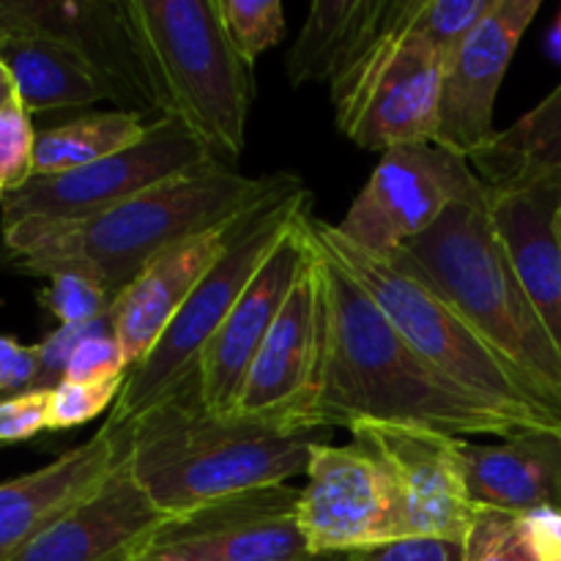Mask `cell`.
<instances>
[{
	"label": "cell",
	"mask_w": 561,
	"mask_h": 561,
	"mask_svg": "<svg viewBox=\"0 0 561 561\" xmlns=\"http://www.w3.org/2000/svg\"><path fill=\"white\" fill-rule=\"evenodd\" d=\"M38 301L49 316L58 318L60 327H88L110 318L115 299L96 279L64 272L49 277V285L38 294Z\"/></svg>",
	"instance_id": "obj_28"
},
{
	"label": "cell",
	"mask_w": 561,
	"mask_h": 561,
	"mask_svg": "<svg viewBox=\"0 0 561 561\" xmlns=\"http://www.w3.org/2000/svg\"><path fill=\"white\" fill-rule=\"evenodd\" d=\"M310 217L312 208L285 230L279 244L257 268L241 299L236 301L230 316L225 318L219 332L203 351L197 373H201L203 400L214 414L233 411L252 359L277 323L290 290L296 288L307 261H310Z\"/></svg>",
	"instance_id": "obj_17"
},
{
	"label": "cell",
	"mask_w": 561,
	"mask_h": 561,
	"mask_svg": "<svg viewBox=\"0 0 561 561\" xmlns=\"http://www.w3.org/2000/svg\"><path fill=\"white\" fill-rule=\"evenodd\" d=\"M316 252L321 257L329 321L318 427L354 431L359 425H398L453 438L531 433L438 376L400 337L356 279L318 247Z\"/></svg>",
	"instance_id": "obj_1"
},
{
	"label": "cell",
	"mask_w": 561,
	"mask_h": 561,
	"mask_svg": "<svg viewBox=\"0 0 561 561\" xmlns=\"http://www.w3.org/2000/svg\"><path fill=\"white\" fill-rule=\"evenodd\" d=\"M310 236L323 255L356 279L376 301L400 337L447 381L493 405L526 431H553L561 422L548 414L518 373L460 318V312L422 274L394 255H376L334 225L310 217Z\"/></svg>",
	"instance_id": "obj_6"
},
{
	"label": "cell",
	"mask_w": 561,
	"mask_h": 561,
	"mask_svg": "<svg viewBox=\"0 0 561 561\" xmlns=\"http://www.w3.org/2000/svg\"><path fill=\"white\" fill-rule=\"evenodd\" d=\"M168 518L137 485L121 447L102 485L47 526L16 561H137L148 537Z\"/></svg>",
	"instance_id": "obj_18"
},
{
	"label": "cell",
	"mask_w": 561,
	"mask_h": 561,
	"mask_svg": "<svg viewBox=\"0 0 561 561\" xmlns=\"http://www.w3.org/2000/svg\"><path fill=\"white\" fill-rule=\"evenodd\" d=\"M312 208V195L296 175H274L272 186L239 219L225 255L197 283L179 316L170 321L146 359L131 367L124 389L107 414L115 431L129 427L137 416L159 403L175 383L197 370L206 345L230 316L257 268L266 263L285 230Z\"/></svg>",
	"instance_id": "obj_7"
},
{
	"label": "cell",
	"mask_w": 561,
	"mask_h": 561,
	"mask_svg": "<svg viewBox=\"0 0 561 561\" xmlns=\"http://www.w3.org/2000/svg\"><path fill=\"white\" fill-rule=\"evenodd\" d=\"M466 561H540L520 529V515L480 510L463 540Z\"/></svg>",
	"instance_id": "obj_30"
},
{
	"label": "cell",
	"mask_w": 561,
	"mask_h": 561,
	"mask_svg": "<svg viewBox=\"0 0 561 561\" xmlns=\"http://www.w3.org/2000/svg\"><path fill=\"white\" fill-rule=\"evenodd\" d=\"M129 359L121 348L118 337L113 334V327L102 323L96 332L80 340V345L71 354L69 367H66L64 381H82V383H102L115 381V378L129 376Z\"/></svg>",
	"instance_id": "obj_33"
},
{
	"label": "cell",
	"mask_w": 561,
	"mask_h": 561,
	"mask_svg": "<svg viewBox=\"0 0 561 561\" xmlns=\"http://www.w3.org/2000/svg\"><path fill=\"white\" fill-rule=\"evenodd\" d=\"M49 431V392H22L0 400V444H22Z\"/></svg>",
	"instance_id": "obj_34"
},
{
	"label": "cell",
	"mask_w": 561,
	"mask_h": 561,
	"mask_svg": "<svg viewBox=\"0 0 561 561\" xmlns=\"http://www.w3.org/2000/svg\"><path fill=\"white\" fill-rule=\"evenodd\" d=\"M485 192L466 159L436 142L398 146L381 153L376 170L337 222L340 236L376 255H394L433 228L453 203Z\"/></svg>",
	"instance_id": "obj_10"
},
{
	"label": "cell",
	"mask_w": 561,
	"mask_h": 561,
	"mask_svg": "<svg viewBox=\"0 0 561 561\" xmlns=\"http://www.w3.org/2000/svg\"><path fill=\"white\" fill-rule=\"evenodd\" d=\"M121 433L137 485L164 515L307 474L312 449L332 436L329 427L279 431L236 414H214L203 400L197 370Z\"/></svg>",
	"instance_id": "obj_2"
},
{
	"label": "cell",
	"mask_w": 561,
	"mask_h": 561,
	"mask_svg": "<svg viewBox=\"0 0 561 561\" xmlns=\"http://www.w3.org/2000/svg\"><path fill=\"white\" fill-rule=\"evenodd\" d=\"M14 96H16L14 80H11L9 69H5L3 58H0V113H3V107H5V104H9Z\"/></svg>",
	"instance_id": "obj_38"
},
{
	"label": "cell",
	"mask_w": 561,
	"mask_h": 561,
	"mask_svg": "<svg viewBox=\"0 0 561 561\" xmlns=\"http://www.w3.org/2000/svg\"><path fill=\"white\" fill-rule=\"evenodd\" d=\"M354 561H466V546L447 537H403L354 553Z\"/></svg>",
	"instance_id": "obj_35"
},
{
	"label": "cell",
	"mask_w": 561,
	"mask_h": 561,
	"mask_svg": "<svg viewBox=\"0 0 561 561\" xmlns=\"http://www.w3.org/2000/svg\"><path fill=\"white\" fill-rule=\"evenodd\" d=\"M124 436L104 422L96 436L69 449L53 463L0 482V561H16L22 551L53 526L66 510L102 485L118 460Z\"/></svg>",
	"instance_id": "obj_20"
},
{
	"label": "cell",
	"mask_w": 561,
	"mask_h": 561,
	"mask_svg": "<svg viewBox=\"0 0 561 561\" xmlns=\"http://www.w3.org/2000/svg\"><path fill=\"white\" fill-rule=\"evenodd\" d=\"M526 542L540 561H561V510L540 507L520 515Z\"/></svg>",
	"instance_id": "obj_37"
},
{
	"label": "cell",
	"mask_w": 561,
	"mask_h": 561,
	"mask_svg": "<svg viewBox=\"0 0 561 561\" xmlns=\"http://www.w3.org/2000/svg\"><path fill=\"white\" fill-rule=\"evenodd\" d=\"M0 58L27 113L80 110L110 102L91 66L60 44L31 36H0Z\"/></svg>",
	"instance_id": "obj_24"
},
{
	"label": "cell",
	"mask_w": 561,
	"mask_h": 561,
	"mask_svg": "<svg viewBox=\"0 0 561 561\" xmlns=\"http://www.w3.org/2000/svg\"><path fill=\"white\" fill-rule=\"evenodd\" d=\"M548 53H551L553 58L561 64V11H559L557 22H553L551 33H548Z\"/></svg>",
	"instance_id": "obj_39"
},
{
	"label": "cell",
	"mask_w": 561,
	"mask_h": 561,
	"mask_svg": "<svg viewBox=\"0 0 561 561\" xmlns=\"http://www.w3.org/2000/svg\"><path fill=\"white\" fill-rule=\"evenodd\" d=\"M466 493L477 510L524 515L561 510V427L531 431L502 444L455 442Z\"/></svg>",
	"instance_id": "obj_22"
},
{
	"label": "cell",
	"mask_w": 561,
	"mask_h": 561,
	"mask_svg": "<svg viewBox=\"0 0 561 561\" xmlns=\"http://www.w3.org/2000/svg\"><path fill=\"white\" fill-rule=\"evenodd\" d=\"M217 11L230 44L250 66L277 47L285 33V5L279 0H217Z\"/></svg>",
	"instance_id": "obj_27"
},
{
	"label": "cell",
	"mask_w": 561,
	"mask_h": 561,
	"mask_svg": "<svg viewBox=\"0 0 561 561\" xmlns=\"http://www.w3.org/2000/svg\"><path fill=\"white\" fill-rule=\"evenodd\" d=\"M307 561H354V553H321V557H310Z\"/></svg>",
	"instance_id": "obj_40"
},
{
	"label": "cell",
	"mask_w": 561,
	"mask_h": 561,
	"mask_svg": "<svg viewBox=\"0 0 561 561\" xmlns=\"http://www.w3.org/2000/svg\"><path fill=\"white\" fill-rule=\"evenodd\" d=\"M540 0H493L491 11L444 64L436 146L460 159H477L499 137L493 124L499 88Z\"/></svg>",
	"instance_id": "obj_16"
},
{
	"label": "cell",
	"mask_w": 561,
	"mask_h": 561,
	"mask_svg": "<svg viewBox=\"0 0 561 561\" xmlns=\"http://www.w3.org/2000/svg\"><path fill=\"white\" fill-rule=\"evenodd\" d=\"M36 137L31 113L14 96L0 113V201L33 179Z\"/></svg>",
	"instance_id": "obj_31"
},
{
	"label": "cell",
	"mask_w": 561,
	"mask_h": 561,
	"mask_svg": "<svg viewBox=\"0 0 561 561\" xmlns=\"http://www.w3.org/2000/svg\"><path fill=\"white\" fill-rule=\"evenodd\" d=\"M151 121L124 110L88 113L36 137L33 175H60L88 168L142 140Z\"/></svg>",
	"instance_id": "obj_26"
},
{
	"label": "cell",
	"mask_w": 561,
	"mask_h": 561,
	"mask_svg": "<svg viewBox=\"0 0 561 561\" xmlns=\"http://www.w3.org/2000/svg\"><path fill=\"white\" fill-rule=\"evenodd\" d=\"M222 164L186 126L153 118L140 142L60 175H33L0 201L3 228L20 222H75L131 201L179 175Z\"/></svg>",
	"instance_id": "obj_9"
},
{
	"label": "cell",
	"mask_w": 561,
	"mask_h": 561,
	"mask_svg": "<svg viewBox=\"0 0 561 561\" xmlns=\"http://www.w3.org/2000/svg\"><path fill=\"white\" fill-rule=\"evenodd\" d=\"M491 5L493 0H416L411 31L425 36L444 58H449Z\"/></svg>",
	"instance_id": "obj_29"
},
{
	"label": "cell",
	"mask_w": 561,
	"mask_h": 561,
	"mask_svg": "<svg viewBox=\"0 0 561 561\" xmlns=\"http://www.w3.org/2000/svg\"><path fill=\"white\" fill-rule=\"evenodd\" d=\"M126 378L102 383L60 381L49 392V431H71L85 422L96 420L104 411H113Z\"/></svg>",
	"instance_id": "obj_32"
},
{
	"label": "cell",
	"mask_w": 561,
	"mask_h": 561,
	"mask_svg": "<svg viewBox=\"0 0 561 561\" xmlns=\"http://www.w3.org/2000/svg\"><path fill=\"white\" fill-rule=\"evenodd\" d=\"M38 373V345H22L20 340L0 334V400L33 392Z\"/></svg>",
	"instance_id": "obj_36"
},
{
	"label": "cell",
	"mask_w": 561,
	"mask_h": 561,
	"mask_svg": "<svg viewBox=\"0 0 561 561\" xmlns=\"http://www.w3.org/2000/svg\"><path fill=\"white\" fill-rule=\"evenodd\" d=\"M0 36L47 38L80 55L124 113H157L126 0H0Z\"/></svg>",
	"instance_id": "obj_13"
},
{
	"label": "cell",
	"mask_w": 561,
	"mask_h": 561,
	"mask_svg": "<svg viewBox=\"0 0 561 561\" xmlns=\"http://www.w3.org/2000/svg\"><path fill=\"white\" fill-rule=\"evenodd\" d=\"M394 257L427 279L561 422V351L499 239L485 192L453 203Z\"/></svg>",
	"instance_id": "obj_4"
},
{
	"label": "cell",
	"mask_w": 561,
	"mask_h": 561,
	"mask_svg": "<svg viewBox=\"0 0 561 561\" xmlns=\"http://www.w3.org/2000/svg\"><path fill=\"white\" fill-rule=\"evenodd\" d=\"M557 236H559V244H561V206H559V211H557Z\"/></svg>",
	"instance_id": "obj_41"
},
{
	"label": "cell",
	"mask_w": 561,
	"mask_h": 561,
	"mask_svg": "<svg viewBox=\"0 0 561 561\" xmlns=\"http://www.w3.org/2000/svg\"><path fill=\"white\" fill-rule=\"evenodd\" d=\"M305 477L299 526L312 557L359 553L400 540L392 488L362 444H318Z\"/></svg>",
	"instance_id": "obj_15"
},
{
	"label": "cell",
	"mask_w": 561,
	"mask_h": 561,
	"mask_svg": "<svg viewBox=\"0 0 561 561\" xmlns=\"http://www.w3.org/2000/svg\"><path fill=\"white\" fill-rule=\"evenodd\" d=\"M274 175L236 173L228 164L179 175L131 201L75 222H20L3 228V266L31 277L75 272L118 296L148 263L179 241L239 217Z\"/></svg>",
	"instance_id": "obj_3"
},
{
	"label": "cell",
	"mask_w": 561,
	"mask_h": 561,
	"mask_svg": "<svg viewBox=\"0 0 561 561\" xmlns=\"http://www.w3.org/2000/svg\"><path fill=\"white\" fill-rule=\"evenodd\" d=\"M387 474L392 488L398 535L466 540L480 510L466 493L458 438L422 427L359 425L351 431Z\"/></svg>",
	"instance_id": "obj_14"
},
{
	"label": "cell",
	"mask_w": 561,
	"mask_h": 561,
	"mask_svg": "<svg viewBox=\"0 0 561 561\" xmlns=\"http://www.w3.org/2000/svg\"><path fill=\"white\" fill-rule=\"evenodd\" d=\"M312 241V236H310ZM327 288L316 244L277 323L247 370L230 414L279 431H310L327 365Z\"/></svg>",
	"instance_id": "obj_11"
},
{
	"label": "cell",
	"mask_w": 561,
	"mask_h": 561,
	"mask_svg": "<svg viewBox=\"0 0 561 561\" xmlns=\"http://www.w3.org/2000/svg\"><path fill=\"white\" fill-rule=\"evenodd\" d=\"M299 502L301 488L283 482L170 515L137 561H307Z\"/></svg>",
	"instance_id": "obj_12"
},
{
	"label": "cell",
	"mask_w": 561,
	"mask_h": 561,
	"mask_svg": "<svg viewBox=\"0 0 561 561\" xmlns=\"http://www.w3.org/2000/svg\"><path fill=\"white\" fill-rule=\"evenodd\" d=\"M126 14L159 118L179 121L230 168L244 151L255 80L217 0H126Z\"/></svg>",
	"instance_id": "obj_5"
},
{
	"label": "cell",
	"mask_w": 561,
	"mask_h": 561,
	"mask_svg": "<svg viewBox=\"0 0 561 561\" xmlns=\"http://www.w3.org/2000/svg\"><path fill=\"white\" fill-rule=\"evenodd\" d=\"M488 206L526 296L561 351V244L557 236L561 184L535 181L488 186Z\"/></svg>",
	"instance_id": "obj_21"
},
{
	"label": "cell",
	"mask_w": 561,
	"mask_h": 561,
	"mask_svg": "<svg viewBox=\"0 0 561 561\" xmlns=\"http://www.w3.org/2000/svg\"><path fill=\"white\" fill-rule=\"evenodd\" d=\"M414 11L416 0H318L285 60L290 82L329 85L378 38L414 27Z\"/></svg>",
	"instance_id": "obj_23"
},
{
	"label": "cell",
	"mask_w": 561,
	"mask_h": 561,
	"mask_svg": "<svg viewBox=\"0 0 561 561\" xmlns=\"http://www.w3.org/2000/svg\"><path fill=\"white\" fill-rule=\"evenodd\" d=\"M444 58L411 27L387 33L329 82L337 129L367 151L436 142Z\"/></svg>",
	"instance_id": "obj_8"
},
{
	"label": "cell",
	"mask_w": 561,
	"mask_h": 561,
	"mask_svg": "<svg viewBox=\"0 0 561 561\" xmlns=\"http://www.w3.org/2000/svg\"><path fill=\"white\" fill-rule=\"evenodd\" d=\"M488 186H518L535 181L561 184V82L535 110L499 131L474 159Z\"/></svg>",
	"instance_id": "obj_25"
},
{
	"label": "cell",
	"mask_w": 561,
	"mask_h": 561,
	"mask_svg": "<svg viewBox=\"0 0 561 561\" xmlns=\"http://www.w3.org/2000/svg\"><path fill=\"white\" fill-rule=\"evenodd\" d=\"M241 214L164 250L115 296L110 327L129 359V367H137L146 359L197 283L225 255L239 228Z\"/></svg>",
	"instance_id": "obj_19"
}]
</instances>
